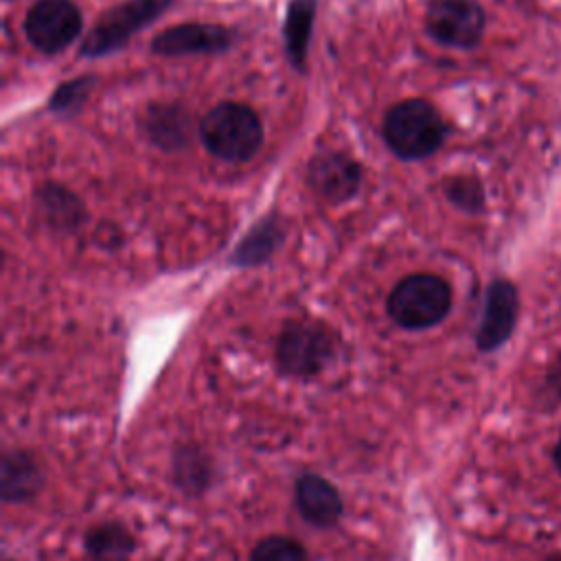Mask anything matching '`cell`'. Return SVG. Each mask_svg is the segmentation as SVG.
Listing matches in <instances>:
<instances>
[{
    "label": "cell",
    "instance_id": "6da1fadb",
    "mask_svg": "<svg viewBox=\"0 0 561 561\" xmlns=\"http://www.w3.org/2000/svg\"><path fill=\"white\" fill-rule=\"evenodd\" d=\"M447 134L449 127L443 114L423 96L403 99L390 105L381 118V138L386 147L405 162L434 156L443 147Z\"/></svg>",
    "mask_w": 561,
    "mask_h": 561
},
{
    "label": "cell",
    "instance_id": "7a4b0ae2",
    "mask_svg": "<svg viewBox=\"0 0 561 561\" xmlns=\"http://www.w3.org/2000/svg\"><path fill=\"white\" fill-rule=\"evenodd\" d=\"M197 134L208 153L226 162H248L263 145L261 116L245 103L221 101L197 123Z\"/></svg>",
    "mask_w": 561,
    "mask_h": 561
},
{
    "label": "cell",
    "instance_id": "3957f363",
    "mask_svg": "<svg viewBox=\"0 0 561 561\" xmlns=\"http://www.w3.org/2000/svg\"><path fill=\"white\" fill-rule=\"evenodd\" d=\"M337 333L318 320H287L276 337L274 362L280 375L309 379L329 368L337 355Z\"/></svg>",
    "mask_w": 561,
    "mask_h": 561
},
{
    "label": "cell",
    "instance_id": "277c9868",
    "mask_svg": "<svg viewBox=\"0 0 561 561\" xmlns=\"http://www.w3.org/2000/svg\"><path fill=\"white\" fill-rule=\"evenodd\" d=\"M454 302L451 285L432 272L403 276L386 298L390 320L405 331H423L440 324Z\"/></svg>",
    "mask_w": 561,
    "mask_h": 561
},
{
    "label": "cell",
    "instance_id": "5b68a950",
    "mask_svg": "<svg viewBox=\"0 0 561 561\" xmlns=\"http://www.w3.org/2000/svg\"><path fill=\"white\" fill-rule=\"evenodd\" d=\"M175 0H123L107 9L88 31L79 57L99 59L127 46V42L156 22Z\"/></svg>",
    "mask_w": 561,
    "mask_h": 561
},
{
    "label": "cell",
    "instance_id": "8992f818",
    "mask_svg": "<svg viewBox=\"0 0 561 561\" xmlns=\"http://www.w3.org/2000/svg\"><path fill=\"white\" fill-rule=\"evenodd\" d=\"M423 28L440 46L469 50L484 37L486 13L476 0H430Z\"/></svg>",
    "mask_w": 561,
    "mask_h": 561
},
{
    "label": "cell",
    "instance_id": "52a82bcc",
    "mask_svg": "<svg viewBox=\"0 0 561 561\" xmlns=\"http://www.w3.org/2000/svg\"><path fill=\"white\" fill-rule=\"evenodd\" d=\"M83 31V15L72 0H37L24 18V35L28 44L44 53L57 55L66 50Z\"/></svg>",
    "mask_w": 561,
    "mask_h": 561
},
{
    "label": "cell",
    "instance_id": "ba28073f",
    "mask_svg": "<svg viewBox=\"0 0 561 561\" xmlns=\"http://www.w3.org/2000/svg\"><path fill=\"white\" fill-rule=\"evenodd\" d=\"M309 188L329 204L351 202L362 186V164L346 151L320 149L316 151L305 169Z\"/></svg>",
    "mask_w": 561,
    "mask_h": 561
},
{
    "label": "cell",
    "instance_id": "9c48e42d",
    "mask_svg": "<svg viewBox=\"0 0 561 561\" xmlns=\"http://www.w3.org/2000/svg\"><path fill=\"white\" fill-rule=\"evenodd\" d=\"M237 33L224 24L182 22L162 28L151 37V53L160 57L219 55L232 48Z\"/></svg>",
    "mask_w": 561,
    "mask_h": 561
},
{
    "label": "cell",
    "instance_id": "30bf717a",
    "mask_svg": "<svg viewBox=\"0 0 561 561\" xmlns=\"http://www.w3.org/2000/svg\"><path fill=\"white\" fill-rule=\"evenodd\" d=\"M519 316V291L508 278H493L484 289L482 316L476 329V346L480 353L497 351L515 331Z\"/></svg>",
    "mask_w": 561,
    "mask_h": 561
},
{
    "label": "cell",
    "instance_id": "8fae6325",
    "mask_svg": "<svg viewBox=\"0 0 561 561\" xmlns=\"http://www.w3.org/2000/svg\"><path fill=\"white\" fill-rule=\"evenodd\" d=\"M142 136L162 151H178L191 145L193 116L180 103H151L138 116Z\"/></svg>",
    "mask_w": 561,
    "mask_h": 561
},
{
    "label": "cell",
    "instance_id": "7c38bea8",
    "mask_svg": "<svg viewBox=\"0 0 561 561\" xmlns=\"http://www.w3.org/2000/svg\"><path fill=\"white\" fill-rule=\"evenodd\" d=\"M294 504L300 517L316 528H333L344 513V500L337 486L318 473L296 478Z\"/></svg>",
    "mask_w": 561,
    "mask_h": 561
},
{
    "label": "cell",
    "instance_id": "4fadbf2b",
    "mask_svg": "<svg viewBox=\"0 0 561 561\" xmlns=\"http://www.w3.org/2000/svg\"><path fill=\"white\" fill-rule=\"evenodd\" d=\"M283 241H285V221L276 210H272V213L259 217L245 230V234L232 248L228 263L232 267H241V270L259 267L276 254V250L280 248Z\"/></svg>",
    "mask_w": 561,
    "mask_h": 561
},
{
    "label": "cell",
    "instance_id": "5bb4252c",
    "mask_svg": "<svg viewBox=\"0 0 561 561\" xmlns=\"http://www.w3.org/2000/svg\"><path fill=\"white\" fill-rule=\"evenodd\" d=\"M44 469L35 454L26 449H7L0 460V491L7 504H24L44 486Z\"/></svg>",
    "mask_w": 561,
    "mask_h": 561
},
{
    "label": "cell",
    "instance_id": "9a60e30c",
    "mask_svg": "<svg viewBox=\"0 0 561 561\" xmlns=\"http://www.w3.org/2000/svg\"><path fill=\"white\" fill-rule=\"evenodd\" d=\"M33 199L37 215L55 232H75L88 219V210L81 197L59 182L39 184L33 191Z\"/></svg>",
    "mask_w": 561,
    "mask_h": 561
},
{
    "label": "cell",
    "instance_id": "2e32d148",
    "mask_svg": "<svg viewBox=\"0 0 561 561\" xmlns=\"http://www.w3.org/2000/svg\"><path fill=\"white\" fill-rule=\"evenodd\" d=\"M318 0H289L283 18V44L285 55L294 70L305 72L307 53L313 33Z\"/></svg>",
    "mask_w": 561,
    "mask_h": 561
},
{
    "label": "cell",
    "instance_id": "e0dca14e",
    "mask_svg": "<svg viewBox=\"0 0 561 561\" xmlns=\"http://www.w3.org/2000/svg\"><path fill=\"white\" fill-rule=\"evenodd\" d=\"M88 561H129L136 550V539L123 522H99L83 535Z\"/></svg>",
    "mask_w": 561,
    "mask_h": 561
},
{
    "label": "cell",
    "instance_id": "ac0fdd59",
    "mask_svg": "<svg viewBox=\"0 0 561 561\" xmlns=\"http://www.w3.org/2000/svg\"><path fill=\"white\" fill-rule=\"evenodd\" d=\"M213 476V458L199 445L184 443L173 451V482L184 495H202L210 486Z\"/></svg>",
    "mask_w": 561,
    "mask_h": 561
},
{
    "label": "cell",
    "instance_id": "d6986e66",
    "mask_svg": "<svg viewBox=\"0 0 561 561\" xmlns=\"http://www.w3.org/2000/svg\"><path fill=\"white\" fill-rule=\"evenodd\" d=\"M443 193L458 210L467 215H480L486 208V191L476 175H451L443 182Z\"/></svg>",
    "mask_w": 561,
    "mask_h": 561
},
{
    "label": "cell",
    "instance_id": "ffe728a7",
    "mask_svg": "<svg viewBox=\"0 0 561 561\" xmlns=\"http://www.w3.org/2000/svg\"><path fill=\"white\" fill-rule=\"evenodd\" d=\"M94 85H96L94 75H79L75 79H68V81L59 83L53 90L50 99H48V110L53 114H59V116L77 114L85 105V101L90 99Z\"/></svg>",
    "mask_w": 561,
    "mask_h": 561
},
{
    "label": "cell",
    "instance_id": "44dd1931",
    "mask_svg": "<svg viewBox=\"0 0 561 561\" xmlns=\"http://www.w3.org/2000/svg\"><path fill=\"white\" fill-rule=\"evenodd\" d=\"M250 561H311L305 546L287 535L263 537L250 552Z\"/></svg>",
    "mask_w": 561,
    "mask_h": 561
},
{
    "label": "cell",
    "instance_id": "7402d4cb",
    "mask_svg": "<svg viewBox=\"0 0 561 561\" xmlns=\"http://www.w3.org/2000/svg\"><path fill=\"white\" fill-rule=\"evenodd\" d=\"M554 465H557V469H559V473H561V440H559L557 447H554Z\"/></svg>",
    "mask_w": 561,
    "mask_h": 561
},
{
    "label": "cell",
    "instance_id": "603a6c76",
    "mask_svg": "<svg viewBox=\"0 0 561 561\" xmlns=\"http://www.w3.org/2000/svg\"><path fill=\"white\" fill-rule=\"evenodd\" d=\"M546 561H561V554H554V557H548Z\"/></svg>",
    "mask_w": 561,
    "mask_h": 561
},
{
    "label": "cell",
    "instance_id": "cb8c5ba5",
    "mask_svg": "<svg viewBox=\"0 0 561 561\" xmlns=\"http://www.w3.org/2000/svg\"><path fill=\"white\" fill-rule=\"evenodd\" d=\"M4 561H15V559H4Z\"/></svg>",
    "mask_w": 561,
    "mask_h": 561
}]
</instances>
